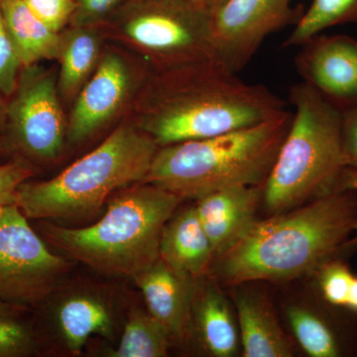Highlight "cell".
<instances>
[{"label": "cell", "mask_w": 357, "mask_h": 357, "mask_svg": "<svg viewBox=\"0 0 357 357\" xmlns=\"http://www.w3.org/2000/svg\"><path fill=\"white\" fill-rule=\"evenodd\" d=\"M356 225L357 191L333 192L256 220L211 267L227 285L316 275L326 262L345 253Z\"/></svg>", "instance_id": "6da1fadb"}, {"label": "cell", "mask_w": 357, "mask_h": 357, "mask_svg": "<svg viewBox=\"0 0 357 357\" xmlns=\"http://www.w3.org/2000/svg\"><path fill=\"white\" fill-rule=\"evenodd\" d=\"M151 89L140 128L159 147L249 128L285 110L266 86L245 83L215 59L162 70Z\"/></svg>", "instance_id": "7a4b0ae2"}, {"label": "cell", "mask_w": 357, "mask_h": 357, "mask_svg": "<svg viewBox=\"0 0 357 357\" xmlns=\"http://www.w3.org/2000/svg\"><path fill=\"white\" fill-rule=\"evenodd\" d=\"M291 121L292 112L285 109L249 128L159 147L142 183L195 199L227 188L263 185Z\"/></svg>", "instance_id": "3957f363"}, {"label": "cell", "mask_w": 357, "mask_h": 357, "mask_svg": "<svg viewBox=\"0 0 357 357\" xmlns=\"http://www.w3.org/2000/svg\"><path fill=\"white\" fill-rule=\"evenodd\" d=\"M178 195L148 183H137L109 204L100 222L84 229L43 223L56 248L100 273L136 276L160 259L162 232L181 202Z\"/></svg>", "instance_id": "277c9868"}, {"label": "cell", "mask_w": 357, "mask_h": 357, "mask_svg": "<svg viewBox=\"0 0 357 357\" xmlns=\"http://www.w3.org/2000/svg\"><path fill=\"white\" fill-rule=\"evenodd\" d=\"M292 121L263 184L268 215L284 213L338 191L345 165L342 110L311 86L290 89Z\"/></svg>", "instance_id": "5b68a950"}, {"label": "cell", "mask_w": 357, "mask_h": 357, "mask_svg": "<svg viewBox=\"0 0 357 357\" xmlns=\"http://www.w3.org/2000/svg\"><path fill=\"white\" fill-rule=\"evenodd\" d=\"M159 146L142 129L123 126L57 177L21 184L14 204L28 220H65L95 213L112 192L142 183Z\"/></svg>", "instance_id": "8992f818"}, {"label": "cell", "mask_w": 357, "mask_h": 357, "mask_svg": "<svg viewBox=\"0 0 357 357\" xmlns=\"http://www.w3.org/2000/svg\"><path fill=\"white\" fill-rule=\"evenodd\" d=\"M123 30L160 72L211 60V15L194 0H132Z\"/></svg>", "instance_id": "52a82bcc"}, {"label": "cell", "mask_w": 357, "mask_h": 357, "mask_svg": "<svg viewBox=\"0 0 357 357\" xmlns=\"http://www.w3.org/2000/svg\"><path fill=\"white\" fill-rule=\"evenodd\" d=\"M69 266L46 248L18 206L7 204L0 220V302L18 307L38 304Z\"/></svg>", "instance_id": "ba28073f"}, {"label": "cell", "mask_w": 357, "mask_h": 357, "mask_svg": "<svg viewBox=\"0 0 357 357\" xmlns=\"http://www.w3.org/2000/svg\"><path fill=\"white\" fill-rule=\"evenodd\" d=\"M6 105L11 146L27 158L49 161L64 145L66 124L54 75L36 65L23 67Z\"/></svg>", "instance_id": "9c48e42d"}, {"label": "cell", "mask_w": 357, "mask_h": 357, "mask_svg": "<svg viewBox=\"0 0 357 357\" xmlns=\"http://www.w3.org/2000/svg\"><path fill=\"white\" fill-rule=\"evenodd\" d=\"M294 0H229L211 15L213 59L238 74L269 35L295 26L304 14Z\"/></svg>", "instance_id": "30bf717a"}, {"label": "cell", "mask_w": 357, "mask_h": 357, "mask_svg": "<svg viewBox=\"0 0 357 357\" xmlns=\"http://www.w3.org/2000/svg\"><path fill=\"white\" fill-rule=\"evenodd\" d=\"M295 67L303 82L340 110L357 105V40L316 35L301 45Z\"/></svg>", "instance_id": "8fae6325"}, {"label": "cell", "mask_w": 357, "mask_h": 357, "mask_svg": "<svg viewBox=\"0 0 357 357\" xmlns=\"http://www.w3.org/2000/svg\"><path fill=\"white\" fill-rule=\"evenodd\" d=\"M130 83L126 63L116 54H107L79 91L70 117V139H86L112 119L126 102Z\"/></svg>", "instance_id": "7c38bea8"}, {"label": "cell", "mask_w": 357, "mask_h": 357, "mask_svg": "<svg viewBox=\"0 0 357 357\" xmlns=\"http://www.w3.org/2000/svg\"><path fill=\"white\" fill-rule=\"evenodd\" d=\"M262 197L263 185H239L197 199L195 210L215 257L234 246L257 220L256 213L262 204Z\"/></svg>", "instance_id": "4fadbf2b"}, {"label": "cell", "mask_w": 357, "mask_h": 357, "mask_svg": "<svg viewBox=\"0 0 357 357\" xmlns=\"http://www.w3.org/2000/svg\"><path fill=\"white\" fill-rule=\"evenodd\" d=\"M215 257L195 206L174 213L162 232L160 259L176 273L192 281L210 271Z\"/></svg>", "instance_id": "5bb4252c"}, {"label": "cell", "mask_w": 357, "mask_h": 357, "mask_svg": "<svg viewBox=\"0 0 357 357\" xmlns=\"http://www.w3.org/2000/svg\"><path fill=\"white\" fill-rule=\"evenodd\" d=\"M134 279L144 295L149 314L171 337L182 335L191 312L192 280L176 273L162 259Z\"/></svg>", "instance_id": "9a60e30c"}, {"label": "cell", "mask_w": 357, "mask_h": 357, "mask_svg": "<svg viewBox=\"0 0 357 357\" xmlns=\"http://www.w3.org/2000/svg\"><path fill=\"white\" fill-rule=\"evenodd\" d=\"M236 311L243 356H293L292 342L266 301L255 294H239Z\"/></svg>", "instance_id": "2e32d148"}, {"label": "cell", "mask_w": 357, "mask_h": 357, "mask_svg": "<svg viewBox=\"0 0 357 357\" xmlns=\"http://www.w3.org/2000/svg\"><path fill=\"white\" fill-rule=\"evenodd\" d=\"M2 14L22 67L59 58L63 40L42 22L23 0H1Z\"/></svg>", "instance_id": "e0dca14e"}, {"label": "cell", "mask_w": 357, "mask_h": 357, "mask_svg": "<svg viewBox=\"0 0 357 357\" xmlns=\"http://www.w3.org/2000/svg\"><path fill=\"white\" fill-rule=\"evenodd\" d=\"M196 318L206 351L217 357L236 356L241 347L238 326L229 302L217 286L204 288L197 305Z\"/></svg>", "instance_id": "ac0fdd59"}, {"label": "cell", "mask_w": 357, "mask_h": 357, "mask_svg": "<svg viewBox=\"0 0 357 357\" xmlns=\"http://www.w3.org/2000/svg\"><path fill=\"white\" fill-rule=\"evenodd\" d=\"M59 326L67 347L79 354L91 335H109L112 316L102 301L86 295L72 296L58 312Z\"/></svg>", "instance_id": "d6986e66"}, {"label": "cell", "mask_w": 357, "mask_h": 357, "mask_svg": "<svg viewBox=\"0 0 357 357\" xmlns=\"http://www.w3.org/2000/svg\"><path fill=\"white\" fill-rule=\"evenodd\" d=\"M287 314L294 335L307 356L340 357L349 351L347 335L335 319L306 307H291Z\"/></svg>", "instance_id": "ffe728a7"}, {"label": "cell", "mask_w": 357, "mask_h": 357, "mask_svg": "<svg viewBox=\"0 0 357 357\" xmlns=\"http://www.w3.org/2000/svg\"><path fill=\"white\" fill-rule=\"evenodd\" d=\"M100 57V40L95 32L79 26L61 47L59 89L66 98L81 91L86 79L95 72Z\"/></svg>", "instance_id": "44dd1931"}, {"label": "cell", "mask_w": 357, "mask_h": 357, "mask_svg": "<svg viewBox=\"0 0 357 357\" xmlns=\"http://www.w3.org/2000/svg\"><path fill=\"white\" fill-rule=\"evenodd\" d=\"M168 331L149 312L135 310L124 328L121 344L112 356L115 357H163L168 354Z\"/></svg>", "instance_id": "7402d4cb"}, {"label": "cell", "mask_w": 357, "mask_h": 357, "mask_svg": "<svg viewBox=\"0 0 357 357\" xmlns=\"http://www.w3.org/2000/svg\"><path fill=\"white\" fill-rule=\"evenodd\" d=\"M349 23H357V0H312L283 47H300L326 29Z\"/></svg>", "instance_id": "603a6c76"}, {"label": "cell", "mask_w": 357, "mask_h": 357, "mask_svg": "<svg viewBox=\"0 0 357 357\" xmlns=\"http://www.w3.org/2000/svg\"><path fill=\"white\" fill-rule=\"evenodd\" d=\"M321 297L331 306L347 309L349 291L356 275L342 257L326 262L316 273Z\"/></svg>", "instance_id": "cb8c5ba5"}, {"label": "cell", "mask_w": 357, "mask_h": 357, "mask_svg": "<svg viewBox=\"0 0 357 357\" xmlns=\"http://www.w3.org/2000/svg\"><path fill=\"white\" fill-rule=\"evenodd\" d=\"M15 314L0 317V357L30 356L35 349V337Z\"/></svg>", "instance_id": "d4e9b609"}, {"label": "cell", "mask_w": 357, "mask_h": 357, "mask_svg": "<svg viewBox=\"0 0 357 357\" xmlns=\"http://www.w3.org/2000/svg\"><path fill=\"white\" fill-rule=\"evenodd\" d=\"M22 68L7 32L0 0V95L3 98H10L15 91Z\"/></svg>", "instance_id": "484cf974"}, {"label": "cell", "mask_w": 357, "mask_h": 357, "mask_svg": "<svg viewBox=\"0 0 357 357\" xmlns=\"http://www.w3.org/2000/svg\"><path fill=\"white\" fill-rule=\"evenodd\" d=\"M42 22L53 31L60 32L72 20L76 0H23Z\"/></svg>", "instance_id": "4316f807"}, {"label": "cell", "mask_w": 357, "mask_h": 357, "mask_svg": "<svg viewBox=\"0 0 357 357\" xmlns=\"http://www.w3.org/2000/svg\"><path fill=\"white\" fill-rule=\"evenodd\" d=\"M132 0H76L72 20L79 26H89L107 17Z\"/></svg>", "instance_id": "83f0119b"}, {"label": "cell", "mask_w": 357, "mask_h": 357, "mask_svg": "<svg viewBox=\"0 0 357 357\" xmlns=\"http://www.w3.org/2000/svg\"><path fill=\"white\" fill-rule=\"evenodd\" d=\"M33 174L31 167L23 162L0 164V203L14 204L16 190Z\"/></svg>", "instance_id": "f1b7e54d"}, {"label": "cell", "mask_w": 357, "mask_h": 357, "mask_svg": "<svg viewBox=\"0 0 357 357\" xmlns=\"http://www.w3.org/2000/svg\"><path fill=\"white\" fill-rule=\"evenodd\" d=\"M342 145L347 168L357 170V105L342 110Z\"/></svg>", "instance_id": "f546056e"}, {"label": "cell", "mask_w": 357, "mask_h": 357, "mask_svg": "<svg viewBox=\"0 0 357 357\" xmlns=\"http://www.w3.org/2000/svg\"><path fill=\"white\" fill-rule=\"evenodd\" d=\"M344 190H354L357 191V170L347 168L340 178L338 191H344ZM357 248V225L354 229V234L349 241L345 244V253L351 252L354 248Z\"/></svg>", "instance_id": "4dcf8cb0"}, {"label": "cell", "mask_w": 357, "mask_h": 357, "mask_svg": "<svg viewBox=\"0 0 357 357\" xmlns=\"http://www.w3.org/2000/svg\"><path fill=\"white\" fill-rule=\"evenodd\" d=\"M194 1L206 13L213 15L220 7L225 6L229 0H194Z\"/></svg>", "instance_id": "1f68e13d"}, {"label": "cell", "mask_w": 357, "mask_h": 357, "mask_svg": "<svg viewBox=\"0 0 357 357\" xmlns=\"http://www.w3.org/2000/svg\"><path fill=\"white\" fill-rule=\"evenodd\" d=\"M347 310L357 314V277H354L351 291H349V300H347Z\"/></svg>", "instance_id": "d6a6232c"}, {"label": "cell", "mask_w": 357, "mask_h": 357, "mask_svg": "<svg viewBox=\"0 0 357 357\" xmlns=\"http://www.w3.org/2000/svg\"><path fill=\"white\" fill-rule=\"evenodd\" d=\"M6 105L3 102V96L0 95V133L6 128Z\"/></svg>", "instance_id": "836d02e7"}, {"label": "cell", "mask_w": 357, "mask_h": 357, "mask_svg": "<svg viewBox=\"0 0 357 357\" xmlns=\"http://www.w3.org/2000/svg\"><path fill=\"white\" fill-rule=\"evenodd\" d=\"M20 310V307L11 306V305L0 302V317L15 314Z\"/></svg>", "instance_id": "e575fe53"}, {"label": "cell", "mask_w": 357, "mask_h": 357, "mask_svg": "<svg viewBox=\"0 0 357 357\" xmlns=\"http://www.w3.org/2000/svg\"><path fill=\"white\" fill-rule=\"evenodd\" d=\"M7 204L0 203V220H1L2 215H3L4 210H6V206Z\"/></svg>", "instance_id": "d590c367"}]
</instances>
